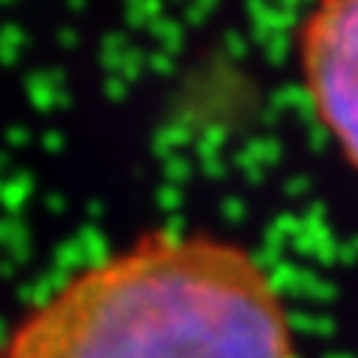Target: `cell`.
<instances>
[{
    "label": "cell",
    "instance_id": "2",
    "mask_svg": "<svg viewBox=\"0 0 358 358\" xmlns=\"http://www.w3.org/2000/svg\"><path fill=\"white\" fill-rule=\"evenodd\" d=\"M299 66L320 126L358 171V0H317L301 24Z\"/></svg>",
    "mask_w": 358,
    "mask_h": 358
},
{
    "label": "cell",
    "instance_id": "1",
    "mask_svg": "<svg viewBox=\"0 0 358 358\" xmlns=\"http://www.w3.org/2000/svg\"><path fill=\"white\" fill-rule=\"evenodd\" d=\"M0 358H301L272 272L242 245L162 230L60 281Z\"/></svg>",
    "mask_w": 358,
    "mask_h": 358
}]
</instances>
